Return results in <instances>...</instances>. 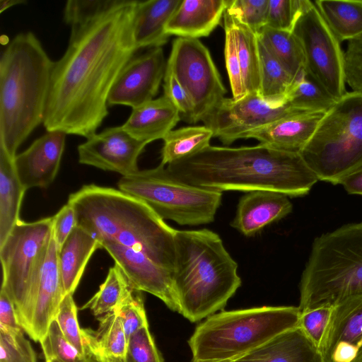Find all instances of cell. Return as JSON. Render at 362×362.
Wrapping results in <instances>:
<instances>
[{
	"mask_svg": "<svg viewBox=\"0 0 362 362\" xmlns=\"http://www.w3.org/2000/svg\"><path fill=\"white\" fill-rule=\"evenodd\" d=\"M136 1L121 2L71 28L67 49L54 63L43 125L89 138L108 115L110 92L138 50L132 35Z\"/></svg>",
	"mask_w": 362,
	"mask_h": 362,
	"instance_id": "obj_1",
	"label": "cell"
},
{
	"mask_svg": "<svg viewBox=\"0 0 362 362\" xmlns=\"http://www.w3.org/2000/svg\"><path fill=\"white\" fill-rule=\"evenodd\" d=\"M166 168L183 182L221 192L270 190L299 197L318 180L300 154L262 144L237 148L210 145Z\"/></svg>",
	"mask_w": 362,
	"mask_h": 362,
	"instance_id": "obj_2",
	"label": "cell"
},
{
	"mask_svg": "<svg viewBox=\"0 0 362 362\" xmlns=\"http://www.w3.org/2000/svg\"><path fill=\"white\" fill-rule=\"evenodd\" d=\"M67 203L76 211L77 225L99 242L119 243L174 272L176 230L142 201L119 189L90 184L71 194Z\"/></svg>",
	"mask_w": 362,
	"mask_h": 362,
	"instance_id": "obj_3",
	"label": "cell"
},
{
	"mask_svg": "<svg viewBox=\"0 0 362 362\" xmlns=\"http://www.w3.org/2000/svg\"><path fill=\"white\" fill-rule=\"evenodd\" d=\"M54 62L31 32L19 33L0 59V146L13 158L43 123Z\"/></svg>",
	"mask_w": 362,
	"mask_h": 362,
	"instance_id": "obj_4",
	"label": "cell"
},
{
	"mask_svg": "<svg viewBox=\"0 0 362 362\" xmlns=\"http://www.w3.org/2000/svg\"><path fill=\"white\" fill-rule=\"evenodd\" d=\"M173 287L179 313L198 322L225 308L241 285L238 264L214 231L176 230Z\"/></svg>",
	"mask_w": 362,
	"mask_h": 362,
	"instance_id": "obj_5",
	"label": "cell"
},
{
	"mask_svg": "<svg viewBox=\"0 0 362 362\" xmlns=\"http://www.w3.org/2000/svg\"><path fill=\"white\" fill-rule=\"evenodd\" d=\"M362 294V222L315 238L300 283L299 310L334 306Z\"/></svg>",
	"mask_w": 362,
	"mask_h": 362,
	"instance_id": "obj_6",
	"label": "cell"
},
{
	"mask_svg": "<svg viewBox=\"0 0 362 362\" xmlns=\"http://www.w3.org/2000/svg\"><path fill=\"white\" fill-rule=\"evenodd\" d=\"M295 306H262L221 311L196 328L188 341L193 362L241 357L290 329L299 326Z\"/></svg>",
	"mask_w": 362,
	"mask_h": 362,
	"instance_id": "obj_7",
	"label": "cell"
},
{
	"mask_svg": "<svg viewBox=\"0 0 362 362\" xmlns=\"http://www.w3.org/2000/svg\"><path fill=\"white\" fill-rule=\"evenodd\" d=\"M300 154L318 180L334 185L361 168L362 95L337 100Z\"/></svg>",
	"mask_w": 362,
	"mask_h": 362,
	"instance_id": "obj_8",
	"label": "cell"
},
{
	"mask_svg": "<svg viewBox=\"0 0 362 362\" xmlns=\"http://www.w3.org/2000/svg\"><path fill=\"white\" fill-rule=\"evenodd\" d=\"M118 189L146 204L162 219L181 226L208 224L214 220L222 192L183 182L165 165L122 176Z\"/></svg>",
	"mask_w": 362,
	"mask_h": 362,
	"instance_id": "obj_9",
	"label": "cell"
},
{
	"mask_svg": "<svg viewBox=\"0 0 362 362\" xmlns=\"http://www.w3.org/2000/svg\"><path fill=\"white\" fill-rule=\"evenodd\" d=\"M53 217L33 222L20 220L0 245L1 289L12 301L17 320L37 281L52 236Z\"/></svg>",
	"mask_w": 362,
	"mask_h": 362,
	"instance_id": "obj_10",
	"label": "cell"
},
{
	"mask_svg": "<svg viewBox=\"0 0 362 362\" xmlns=\"http://www.w3.org/2000/svg\"><path fill=\"white\" fill-rule=\"evenodd\" d=\"M292 33L302 49L305 69L336 100L347 92L344 53L314 2L304 0Z\"/></svg>",
	"mask_w": 362,
	"mask_h": 362,
	"instance_id": "obj_11",
	"label": "cell"
},
{
	"mask_svg": "<svg viewBox=\"0 0 362 362\" xmlns=\"http://www.w3.org/2000/svg\"><path fill=\"white\" fill-rule=\"evenodd\" d=\"M190 98L193 123L203 119L221 103L227 92L209 49L198 39H175L166 64Z\"/></svg>",
	"mask_w": 362,
	"mask_h": 362,
	"instance_id": "obj_12",
	"label": "cell"
},
{
	"mask_svg": "<svg viewBox=\"0 0 362 362\" xmlns=\"http://www.w3.org/2000/svg\"><path fill=\"white\" fill-rule=\"evenodd\" d=\"M300 112L287 103L273 104L259 94L247 93L238 100L224 98L202 122L214 137L228 145L250 131Z\"/></svg>",
	"mask_w": 362,
	"mask_h": 362,
	"instance_id": "obj_13",
	"label": "cell"
},
{
	"mask_svg": "<svg viewBox=\"0 0 362 362\" xmlns=\"http://www.w3.org/2000/svg\"><path fill=\"white\" fill-rule=\"evenodd\" d=\"M59 247L53 236L49 242L23 314L18 320L23 331L35 341L46 335L66 296L59 266Z\"/></svg>",
	"mask_w": 362,
	"mask_h": 362,
	"instance_id": "obj_14",
	"label": "cell"
},
{
	"mask_svg": "<svg viewBox=\"0 0 362 362\" xmlns=\"http://www.w3.org/2000/svg\"><path fill=\"white\" fill-rule=\"evenodd\" d=\"M167 62L161 47L134 56L116 79L108 97V106L139 107L153 100L164 78Z\"/></svg>",
	"mask_w": 362,
	"mask_h": 362,
	"instance_id": "obj_15",
	"label": "cell"
},
{
	"mask_svg": "<svg viewBox=\"0 0 362 362\" xmlns=\"http://www.w3.org/2000/svg\"><path fill=\"white\" fill-rule=\"evenodd\" d=\"M148 144L134 138L122 126L109 127L78 146V162L122 176L132 175L139 170L138 158Z\"/></svg>",
	"mask_w": 362,
	"mask_h": 362,
	"instance_id": "obj_16",
	"label": "cell"
},
{
	"mask_svg": "<svg viewBox=\"0 0 362 362\" xmlns=\"http://www.w3.org/2000/svg\"><path fill=\"white\" fill-rule=\"evenodd\" d=\"M319 350L323 362H362V294L333 306Z\"/></svg>",
	"mask_w": 362,
	"mask_h": 362,
	"instance_id": "obj_17",
	"label": "cell"
},
{
	"mask_svg": "<svg viewBox=\"0 0 362 362\" xmlns=\"http://www.w3.org/2000/svg\"><path fill=\"white\" fill-rule=\"evenodd\" d=\"M126 276L131 287L161 300L173 311L179 312L173 287V272L156 264L147 256L113 241H100Z\"/></svg>",
	"mask_w": 362,
	"mask_h": 362,
	"instance_id": "obj_18",
	"label": "cell"
},
{
	"mask_svg": "<svg viewBox=\"0 0 362 362\" xmlns=\"http://www.w3.org/2000/svg\"><path fill=\"white\" fill-rule=\"evenodd\" d=\"M66 136L61 131H47L15 156V169L25 190L33 187L47 188L54 180L60 167Z\"/></svg>",
	"mask_w": 362,
	"mask_h": 362,
	"instance_id": "obj_19",
	"label": "cell"
},
{
	"mask_svg": "<svg viewBox=\"0 0 362 362\" xmlns=\"http://www.w3.org/2000/svg\"><path fill=\"white\" fill-rule=\"evenodd\" d=\"M326 112H300L250 131L243 139H255L272 148L300 153Z\"/></svg>",
	"mask_w": 362,
	"mask_h": 362,
	"instance_id": "obj_20",
	"label": "cell"
},
{
	"mask_svg": "<svg viewBox=\"0 0 362 362\" xmlns=\"http://www.w3.org/2000/svg\"><path fill=\"white\" fill-rule=\"evenodd\" d=\"M292 208L285 194L270 190L249 192L240 199L230 226L245 236H252L286 216Z\"/></svg>",
	"mask_w": 362,
	"mask_h": 362,
	"instance_id": "obj_21",
	"label": "cell"
},
{
	"mask_svg": "<svg viewBox=\"0 0 362 362\" xmlns=\"http://www.w3.org/2000/svg\"><path fill=\"white\" fill-rule=\"evenodd\" d=\"M228 3L229 0H182L165 32L180 37H207L220 23Z\"/></svg>",
	"mask_w": 362,
	"mask_h": 362,
	"instance_id": "obj_22",
	"label": "cell"
},
{
	"mask_svg": "<svg viewBox=\"0 0 362 362\" xmlns=\"http://www.w3.org/2000/svg\"><path fill=\"white\" fill-rule=\"evenodd\" d=\"M232 362H323V359L320 350L298 326Z\"/></svg>",
	"mask_w": 362,
	"mask_h": 362,
	"instance_id": "obj_23",
	"label": "cell"
},
{
	"mask_svg": "<svg viewBox=\"0 0 362 362\" xmlns=\"http://www.w3.org/2000/svg\"><path fill=\"white\" fill-rule=\"evenodd\" d=\"M180 118L178 110L163 95L132 109L122 127L134 138L149 144L163 139Z\"/></svg>",
	"mask_w": 362,
	"mask_h": 362,
	"instance_id": "obj_24",
	"label": "cell"
},
{
	"mask_svg": "<svg viewBox=\"0 0 362 362\" xmlns=\"http://www.w3.org/2000/svg\"><path fill=\"white\" fill-rule=\"evenodd\" d=\"M182 0L136 1L132 35L138 49L161 47L168 42L169 35L165 27Z\"/></svg>",
	"mask_w": 362,
	"mask_h": 362,
	"instance_id": "obj_25",
	"label": "cell"
},
{
	"mask_svg": "<svg viewBox=\"0 0 362 362\" xmlns=\"http://www.w3.org/2000/svg\"><path fill=\"white\" fill-rule=\"evenodd\" d=\"M101 248L96 237L76 226L59 249V266L65 294H74L94 252Z\"/></svg>",
	"mask_w": 362,
	"mask_h": 362,
	"instance_id": "obj_26",
	"label": "cell"
},
{
	"mask_svg": "<svg viewBox=\"0 0 362 362\" xmlns=\"http://www.w3.org/2000/svg\"><path fill=\"white\" fill-rule=\"evenodd\" d=\"M25 191L17 175L13 158L0 146V245L21 220Z\"/></svg>",
	"mask_w": 362,
	"mask_h": 362,
	"instance_id": "obj_27",
	"label": "cell"
},
{
	"mask_svg": "<svg viewBox=\"0 0 362 362\" xmlns=\"http://www.w3.org/2000/svg\"><path fill=\"white\" fill-rule=\"evenodd\" d=\"M314 3L340 42L362 35V0H317Z\"/></svg>",
	"mask_w": 362,
	"mask_h": 362,
	"instance_id": "obj_28",
	"label": "cell"
},
{
	"mask_svg": "<svg viewBox=\"0 0 362 362\" xmlns=\"http://www.w3.org/2000/svg\"><path fill=\"white\" fill-rule=\"evenodd\" d=\"M225 12L233 29L246 94H259L260 73L257 35L226 9Z\"/></svg>",
	"mask_w": 362,
	"mask_h": 362,
	"instance_id": "obj_29",
	"label": "cell"
},
{
	"mask_svg": "<svg viewBox=\"0 0 362 362\" xmlns=\"http://www.w3.org/2000/svg\"><path fill=\"white\" fill-rule=\"evenodd\" d=\"M213 132L205 125L182 127L163 139L161 162L164 165L192 156L210 146Z\"/></svg>",
	"mask_w": 362,
	"mask_h": 362,
	"instance_id": "obj_30",
	"label": "cell"
},
{
	"mask_svg": "<svg viewBox=\"0 0 362 362\" xmlns=\"http://www.w3.org/2000/svg\"><path fill=\"white\" fill-rule=\"evenodd\" d=\"M96 331L86 328L96 350L107 362H124L128 339L118 314L113 311L98 317Z\"/></svg>",
	"mask_w": 362,
	"mask_h": 362,
	"instance_id": "obj_31",
	"label": "cell"
},
{
	"mask_svg": "<svg viewBox=\"0 0 362 362\" xmlns=\"http://www.w3.org/2000/svg\"><path fill=\"white\" fill-rule=\"evenodd\" d=\"M285 100L297 110L324 112L337 101L305 69L293 79Z\"/></svg>",
	"mask_w": 362,
	"mask_h": 362,
	"instance_id": "obj_32",
	"label": "cell"
},
{
	"mask_svg": "<svg viewBox=\"0 0 362 362\" xmlns=\"http://www.w3.org/2000/svg\"><path fill=\"white\" fill-rule=\"evenodd\" d=\"M258 44L260 73L259 95L270 103H285L286 94L293 78L259 39Z\"/></svg>",
	"mask_w": 362,
	"mask_h": 362,
	"instance_id": "obj_33",
	"label": "cell"
},
{
	"mask_svg": "<svg viewBox=\"0 0 362 362\" xmlns=\"http://www.w3.org/2000/svg\"><path fill=\"white\" fill-rule=\"evenodd\" d=\"M257 37L293 78L305 69L302 49L292 32L276 30L266 25L257 34Z\"/></svg>",
	"mask_w": 362,
	"mask_h": 362,
	"instance_id": "obj_34",
	"label": "cell"
},
{
	"mask_svg": "<svg viewBox=\"0 0 362 362\" xmlns=\"http://www.w3.org/2000/svg\"><path fill=\"white\" fill-rule=\"evenodd\" d=\"M131 286L116 264L110 268L105 281L99 290L80 310L89 309L95 317H100L115 310Z\"/></svg>",
	"mask_w": 362,
	"mask_h": 362,
	"instance_id": "obj_35",
	"label": "cell"
},
{
	"mask_svg": "<svg viewBox=\"0 0 362 362\" xmlns=\"http://www.w3.org/2000/svg\"><path fill=\"white\" fill-rule=\"evenodd\" d=\"M40 343L45 362H87L88 346L86 356H81L65 338L55 319Z\"/></svg>",
	"mask_w": 362,
	"mask_h": 362,
	"instance_id": "obj_36",
	"label": "cell"
},
{
	"mask_svg": "<svg viewBox=\"0 0 362 362\" xmlns=\"http://www.w3.org/2000/svg\"><path fill=\"white\" fill-rule=\"evenodd\" d=\"M77 313L78 309L73 294H66L59 305L55 320L67 341L81 356H85L87 354L88 348L82 329L78 324Z\"/></svg>",
	"mask_w": 362,
	"mask_h": 362,
	"instance_id": "obj_37",
	"label": "cell"
},
{
	"mask_svg": "<svg viewBox=\"0 0 362 362\" xmlns=\"http://www.w3.org/2000/svg\"><path fill=\"white\" fill-rule=\"evenodd\" d=\"M122 0H69L64 10V20L71 28L83 25L118 5Z\"/></svg>",
	"mask_w": 362,
	"mask_h": 362,
	"instance_id": "obj_38",
	"label": "cell"
},
{
	"mask_svg": "<svg viewBox=\"0 0 362 362\" xmlns=\"http://www.w3.org/2000/svg\"><path fill=\"white\" fill-rule=\"evenodd\" d=\"M115 311L120 317L127 339L148 325L141 291L131 288Z\"/></svg>",
	"mask_w": 362,
	"mask_h": 362,
	"instance_id": "obj_39",
	"label": "cell"
},
{
	"mask_svg": "<svg viewBox=\"0 0 362 362\" xmlns=\"http://www.w3.org/2000/svg\"><path fill=\"white\" fill-rule=\"evenodd\" d=\"M225 31L224 55L226 66L234 100H238L246 95L240 64L237 52L233 29L228 16L223 14Z\"/></svg>",
	"mask_w": 362,
	"mask_h": 362,
	"instance_id": "obj_40",
	"label": "cell"
},
{
	"mask_svg": "<svg viewBox=\"0 0 362 362\" xmlns=\"http://www.w3.org/2000/svg\"><path fill=\"white\" fill-rule=\"evenodd\" d=\"M269 0H229L226 10L255 34L267 25Z\"/></svg>",
	"mask_w": 362,
	"mask_h": 362,
	"instance_id": "obj_41",
	"label": "cell"
},
{
	"mask_svg": "<svg viewBox=\"0 0 362 362\" xmlns=\"http://www.w3.org/2000/svg\"><path fill=\"white\" fill-rule=\"evenodd\" d=\"M124 362H164L149 331L148 325L128 339Z\"/></svg>",
	"mask_w": 362,
	"mask_h": 362,
	"instance_id": "obj_42",
	"label": "cell"
},
{
	"mask_svg": "<svg viewBox=\"0 0 362 362\" xmlns=\"http://www.w3.org/2000/svg\"><path fill=\"white\" fill-rule=\"evenodd\" d=\"M304 0H269L267 26L292 32Z\"/></svg>",
	"mask_w": 362,
	"mask_h": 362,
	"instance_id": "obj_43",
	"label": "cell"
},
{
	"mask_svg": "<svg viewBox=\"0 0 362 362\" xmlns=\"http://www.w3.org/2000/svg\"><path fill=\"white\" fill-rule=\"evenodd\" d=\"M0 362H37L36 354L23 329L15 334L0 332Z\"/></svg>",
	"mask_w": 362,
	"mask_h": 362,
	"instance_id": "obj_44",
	"label": "cell"
},
{
	"mask_svg": "<svg viewBox=\"0 0 362 362\" xmlns=\"http://www.w3.org/2000/svg\"><path fill=\"white\" fill-rule=\"evenodd\" d=\"M333 306H322L300 312L299 327L320 349Z\"/></svg>",
	"mask_w": 362,
	"mask_h": 362,
	"instance_id": "obj_45",
	"label": "cell"
},
{
	"mask_svg": "<svg viewBox=\"0 0 362 362\" xmlns=\"http://www.w3.org/2000/svg\"><path fill=\"white\" fill-rule=\"evenodd\" d=\"M344 74L353 92L362 95V35L348 41L344 53Z\"/></svg>",
	"mask_w": 362,
	"mask_h": 362,
	"instance_id": "obj_46",
	"label": "cell"
},
{
	"mask_svg": "<svg viewBox=\"0 0 362 362\" xmlns=\"http://www.w3.org/2000/svg\"><path fill=\"white\" fill-rule=\"evenodd\" d=\"M163 80L164 95L176 107L183 120L193 123L194 107L187 93L175 77L166 70Z\"/></svg>",
	"mask_w": 362,
	"mask_h": 362,
	"instance_id": "obj_47",
	"label": "cell"
},
{
	"mask_svg": "<svg viewBox=\"0 0 362 362\" xmlns=\"http://www.w3.org/2000/svg\"><path fill=\"white\" fill-rule=\"evenodd\" d=\"M53 217V236L59 247L77 226V218L74 207L67 203Z\"/></svg>",
	"mask_w": 362,
	"mask_h": 362,
	"instance_id": "obj_48",
	"label": "cell"
},
{
	"mask_svg": "<svg viewBox=\"0 0 362 362\" xmlns=\"http://www.w3.org/2000/svg\"><path fill=\"white\" fill-rule=\"evenodd\" d=\"M23 329L18 324L14 305L4 291H0V332L15 334Z\"/></svg>",
	"mask_w": 362,
	"mask_h": 362,
	"instance_id": "obj_49",
	"label": "cell"
},
{
	"mask_svg": "<svg viewBox=\"0 0 362 362\" xmlns=\"http://www.w3.org/2000/svg\"><path fill=\"white\" fill-rule=\"evenodd\" d=\"M338 184L349 194L362 195V167L341 179Z\"/></svg>",
	"mask_w": 362,
	"mask_h": 362,
	"instance_id": "obj_50",
	"label": "cell"
},
{
	"mask_svg": "<svg viewBox=\"0 0 362 362\" xmlns=\"http://www.w3.org/2000/svg\"><path fill=\"white\" fill-rule=\"evenodd\" d=\"M86 329H82L85 342L88 348V357L87 362H107L98 353L91 341Z\"/></svg>",
	"mask_w": 362,
	"mask_h": 362,
	"instance_id": "obj_51",
	"label": "cell"
},
{
	"mask_svg": "<svg viewBox=\"0 0 362 362\" xmlns=\"http://www.w3.org/2000/svg\"><path fill=\"white\" fill-rule=\"evenodd\" d=\"M27 3L25 0H1L0 1V13H3L8 8L18 4Z\"/></svg>",
	"mask_w": 362,
	"mask_h": 362,
	"instance_id": "obj_52",
	"label": "cell"
},
{
	"mask_svg": "<svg viewBox=\"0 0 362 362\" xmlns=\"http://www.w3.org/2000/svg\"><path fill=\"white\" fill-rule=\"evenodd\" d=\"M232 361H233V360H226V361H204V362H232Z\"/></svg>",
	"mask_w": 362,
	"mask_h": 362,
	"instance_id": "obj_53",
	"label": "cell"
}]
</instances>
